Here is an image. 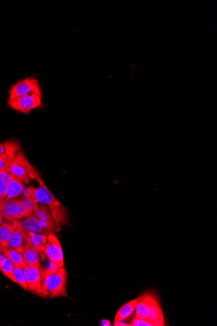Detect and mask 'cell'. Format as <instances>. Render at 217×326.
<instances>
[{
    "mask_svg": "<svg viewBox=\"0 0 217 326\" xmlns=\"http://www.w3.org/2000/svg\"><path fill=\"white\" fill-rule=\"evenodd\" d=\"M15 177H13L12 174H11L10 172H8V171L4 170V169L1 172V173H0V178H1L4 182H5L6 184L11 181V180L13 179Z\"/></svg>",
    "mask_w": 217,
    "mask_h": 326,
    "instance_id": "cell-24",
    "label": "cell"
},
{
    "mask_svg": "<svg viewBox=\"0 0 217 326\" xmlns=\"http://www.w3.org/2000/svg\"><path fill=\"white\" fill-rule=\"evenodd\" d=\"M6 153L5 145L0 143V155H4Z\"/></svg>",
    "mask_w": 217,
    "mask_h": 326,
    "instance_id": "cell-29",
    "label": "cell"
},
{
    "mask_svg": "<svg viewBox=\"0 0 217 326\" xmlns=\"http://www.w3.org/2000/svg\"><path fill=\"white\" fill-rule=\"evenodd\" d=\"M148 320L153 326L165 325V319L158 298L154 294H150L149 316Z\"/></svg>",
    "mask_w": 217,
    "mask_h": 326,
    "instance_id": "cell-10",
    "label": "cell"
},
{
    "mask_svg": "<svg viewBox=\"0 0 217 326\" xmlns=\"http://www.w3.org/2000/svg\"><path fill=\"white\" fill-rule=\"evenodd\" d=\"M47 234L28 232L26 231V245L39 249L44 252L46 244L48 241Z\"/></svg>",
    "mask_w": 217,
    "mask_h": 326,
    "instance_id": "cell-12",
    "label": "cell"
},
{
    "mask_svg": "<svg viewBox=\"0 0 217 326\" xmlns=\"http://www.w3.org/2000/svg\"><path fill=\"white\" fill-rule=\"evenodd\" d=\"M5 200H0V226L4 222V214L3 213V205Z\"/></svg>",
    "mask_w": 217,
    "mask_h": 326,
    "instance_id": "cell-27",
    "label": "cell"
},
{
    "mask_svg": "<svg viewBox=\"0 0 217 326\" xmlns=\"http://www.w3.org/2000/svg\"><path fill=\"white\" fill-rule=\"evenodd\" d=\"M6 183L0 178V200H6Z\"/></svg>",
    "mask_w": 217,
    "mask_h": 326,
    "instance_id": "cell-25",
    "label": "cell"
},
{
    "mask_svg": "<svg viewBox=\"0 0 217 326\" xmlns=\"http://www.w3.org/2000/svg\"><path fill=\"white\" fill-rule=\"evenodd\" d=\"M20 200H21L24 206L26 207V210L30 214L39 206V202L37 200L30 199V198L26 197Z\"/></svg>",
    "mask_w": 217,
    "mask_h": 326,
    "instance_id": "cell-22",
    "label": "cell"
},
{
    "mask_svg": "<svg viewBox=\"0 0 217 326\" xmlns=\"http://www.w3.org/2000/svg\"><path fill=\"white\" fill-rule=\"evenodd\" d=\"M115 326H128L130 325V323H128L126 322V320H115L114 322Z\"/></svg>",
    "mask_w": 217,
    "mask_h": 326,
    "instance_id": "cell-28",
    "label": "cell"
},
{
    "mask_svg": "<svg viewBox=\"0 0 217 326\" xmlns=\"http://www.w3.org/2000/svg\"><path fill=\"white\" fill-rule=\"evenodd\" d=\"M68 274L65 268H60L54 274L46 275L43 278V297L68 296L66 292Z\"/></svg>",
    "mask_w": 217,
    "mask_h": 326,
    "instance_id": "cell-3",
    "label": "cell"
},
{
    "mask_svg": "<svg viewBox=\"0 0 217 326\" xmlns=\"http://www.w3.org/2000/svg\"><path fill=\"white\" fill-rule=\"evenodd\" d=\"M3 213L6 219L11 220L22 219L30 215L21 200L13 199L5 200L3 205Z\"/></svg>",
    "mask_w": 217,
    "mask_h": 326,
    "instance_id": "cell-8",
    "label": "cell"
},
{
    "mask_svg": "<svg viewBox=\"0 0 217 326\" xmlns=\"http://www.w3.org/2000/svg\"><path fill=\"white\" fill-rule=\"evenodd\" d=\"M6 257V255L4 254L3 252H2L1 250H0V263L4 261Z\"/></svg>",
    "mask_w": 217,
    "mask_h": 326,
    "instance_id": "cell-31",
    "label": "cell"
},
{
    "mask_svg": "<svg viewBox=\"0 0 217 326\" xmlns=\"http://www.w3.org/2000/svg\"><path fill=\"white\" fill-rule=\"evenodd\" d=\"M7 162H8V156L6 153L4 155H0V173L5 168Z\"/></svg>",
    "mask_w": 217,
    "mask_h": 326,
    "instance_id": "cell-26",
    "label": "cell"
},
{
    "mask_svg": "<svg viewBox=\"0 0 217 326\" xmlns=\"http://www.w3.org/2000/svg\"><path fill=\"white\" fill-rule=\"evenodd\" d=\"M150 294L151 293H147L138 298L135 316L148 320L149 316Z\"/></svg>",
    "mask_w": 217,
    "mask_h": 326,
    "instance_id": "cell-14",
    "label": "cell"
},
{
    "mask_svg": "<svg viewBox=\"0 0 217 326\" xmlns=\"http://www.w3.org/2000/svg\"><path fill=\"white\" fill-rule=\"evenodd\" d=\"M13 228V220L6 219L0 226V250L8 248Z\"/></svg>",
    "mask_w": 217,
    "mask_h": 326,
    "instance_id": "cell-16",
    "label": "cell"
},
{
    "mask_svg": "<svg viewBox=\"0 0 217 326\" xmlns=\"http://www.w3.org/2000/svg\"><path fill=\"white\" fill-rule=\"evenodd\" d=\"M43 252L48 259L56 263L59 268L64 267L65 263L63 250L58 239L54 233L48 234L47 243L46 244Z\"/></svg>",
    "mask_w": 217,
    "mask_h": 326,
    "instance_id": "cell-7",
    "label": "cell"
},
{
    "mask_svg": "<svg viewBox=\"0 0 217 326\" xmlns=\"http://www.w3.org/2000/svg\"><path fill=\"white\" fill-rule=\"evenodd\" d=\"M1 251L6 255V257H8L12 261L15 266L22 268L25 265L26 263L24 260L22 250L9 248L8 247V248L2 249Z\"/></svg>",
    "mask_w": 217,
    "mask_h": 326,
    "instance_id": "cell-18",
    "label": "cell"
},
{
    "mask_svg": "<svg viewBox=\"0 0 217 326\" xmlns=\"http://www.w3.org/2000/svg\"><path fill=\"white\" fill-rule=\"evenodd\" d=\"M43 253V251L29 245L24 246L22 250L24 261L26 264L30 266H41L40 255Z\"/></svg>",
    "mask_w": 217,
    "mask_h": 326,
    "instance_id": "cell-13",
    "label": "cell"
},
{
    "mask_svg": "<svg viewBox=\"0 0 217 326\" xmlns=\"http://www.w3.org/2000/svg\"><path fill=\"white\" fill-rule=\"evenodd\" d=\"M40 186L39 188L30 187L26 192V197L37 200L39 203L47 205L54 220L55 226L59 227L67 223V215L64 206L55 198L50 189L46 186L41 176L37 177Z\"/></svg>",
    "mask_w": 217,
    "mask_h": 326,
    "instance_id": "cell-2",
    "label": "cell"
},
{
    "mask_svg": "<svg viewBox=\"0 0 217 326\" xmlns=\"http://www.w3.org/2000/svg\"><path fill=\"white\" fill-rule=\"evenodd\" d=\"M15 265L8 257H6L0 263V271L11 281L17 283L14 275Z\"/></svg>",
    "mask_w": 217,
    "mask_h": 326,
    "instance_id": "cell-20",
    "label": "cell"
},
{
    "mask_svg": "<svg viewBox=\"0 0 217 326\" xmlns=\"http://www.w3.org/2000/svg\"><path fill=\"white\" fill-rule=\"evenodd\" d=\"M34 93L42 94L41 86L37 79L34 77H29L18 81L11 87L9 100Z\"/></svg>",
    "mask_w": 217,
    "mask_h": 326,
    "instance_id": "cell-4",
    "label": "cell"
},
{
    "mask_svg": "<svg viewBox=\"0 0 217 326\" xmlns=\"http://www.w3.org/2000/svg\"><path fill=\"white\" fill-rule=\"evenodd\" d=\"M26 282H27L28 290L43 297V268L41 266H30L25 264L22 267Z\"/></svg>",
    "mask_w": 217,
    "mask_h": 326,
    "instance_id": "cell-5",
    "label": "cell"
},
{
    "mask_svg": "<svg viewBox=\"0 0 217 326\" xmlns=\"http://www.w3.org/2000/svg\"><path fill=\"white\" fill-rule=\"evenodd\" d=\"M41 94H31L29 95L8 100L11 108L23 114H28L32 110L39 108L43 104V96Z\"/></svg>",
    "mask_w": 217,
    "mask_h": 326,
    "instance_id": "cell-6",
    "label": "cell"
},
{
    "mask_svg": "<svg viewBox=\"0 0 217 326\" xmlns=\"http://www.w3.org/2000/svg\"><path fill=\"white\" fill-rule=\"evenodd\" d=\"M26 245V231L21 222L13 220L12 234L9 241L8 247L22 251Z\"/></svg>",
    "mask_w": 217,
    "mask_h": 326,
    "instance_id": "cell-9",
    "label": "cell"
},
{
    "mask_svg": "<svg viewBox=\"0 0 217 326\" xmlns=\"http://www.w3.org/2000/svg\"><path fill=\"white\" fill-rule=\"evenodd\" d=\"M137 303H138V298L133 299L122 306L117 312L115 320H126L129 318L136 311Z\"/></svg>",
    "mask_w": 217,
    "mask_h": 326,
    "instance_id": "cell-17",
    "label": "cell"
},
{
    "mask_svg": "<svg viewBox=\"0 0 217 326\" xmlns=\"http://www.w3.org/2000/svg\"><path fill=\"white\" fill-rule=\"evenodd\" d=\"M4 145L8 156L4 170L10 172L13 177L25 184L30 183V178L36 180L39 177V174L21 151L19 143L9 141Z\"/></svg>",
    "mask_w": 217,
    "mask_h": 326,
    "instance_id": "cell-1",
    "label": "cell"
},
{
    "mask_svg": "<svg viewBox=\"0 0 217 326\" xmlns=\"http://www.w3.org/2000/svg\"><path fill=\"white\" fill-rule=\"evenodd\" d=\"M24 188V184L21 181L17 178H13L6 184V199L17 197L22 192Z\"/></svg>",
    "mask_w": 217,
    "mask_h": 326,
    "instance_id": "cell-19",
    "label": "cell"
},
{
    "mask_svg": "<svg viewBox=\"0 0 217 326\" xmlns=\"http://www.w3.org/2000/svg\"><path fill=\"white\" fill-rule=\"evenodd\" d=\"M130 326H153V324L147 320H144V319L135 316L132 323H130Z\"/></svg>",
    "mask_w": 217,
    "mask_h": 326,
    "instance_id": "cell-23",
    "label": "cell"
},
{
    "mask_svg": "<svg viewBox=\"0 0 217 326\" xmlns=\"http://www.w3.org/2000/svg\"><path fill=\"white\" fill-rule=\"evenodd\" d=\"M33 214L38 218L40 223L48 232L53 233L54 228V221L53 220L50 211L44 205H39L33 212Z\"/></svg>",
    "mask_w": 217,
    "mask_h": 326,
    "instance_id": "cell-11",
    "label": "cell"
},
{
    "mask_svg": "<svg viewBox=\"0 0 217 326\" xmlns=\"http://www.w3.org/2000/svg\"><path fill=\"white\" fill-rule=\"evenodd\" d=\"M22 227L24 230L28 232L35 233H43V234H47L48 231L42 227L40 221L33 213H31L23 223H22Z\"/></svg>",
    "mask_w": 217,
    "mask_h": 326,
    "instance_id": "cell-15",
    "label": "cell"
},
{
    "mask_svg": "<svg viewBox=\"0 0 217 326\" xmlns=\"http://www.w3.org/2000/svg\"><path fill=\"white\" fill-rule=\"evenodd\" d=\"M101 325H104V326L112 325V323H111L110 321H108V320H103L102 321H101Z\"/></svg>",
    "mask_w": 217,
    "mask_h": 326,
    "instance_id": "cell-30",
    "label": "cell"
},
{
    "mask_svg": "<svg viewBox=\"0 0 217 326\" xmlns=\"http://www.w3.org/2000/svg\"><path fill=\"white\" fill-rule=\"evenodd\" d=\"M14 275L17 283L19 284L23 289L25 290H28L27 282H26L25 275H24L22 268L15 266Z\"/></svg>",
    "mask_w": 217,
    "mask_h": 326,
    "instance_id": "cell-21",
    "label": "cell"
}]
</instances>
